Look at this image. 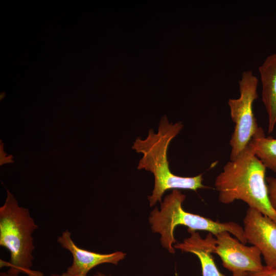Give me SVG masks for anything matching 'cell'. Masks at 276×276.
Wrapping results in <instances>:
<instances>
[{
	"label": "cell",
	"mask_w": 276,
	"mask_h": 276,
	"mask_svg": "<svg viewBox=\"0 0 276 276\" xmlns=\"http://www.w3.org/2000/svg\"><path fill=\"white\" fill-rule=\"evenodd\" d=\"M185 199L186 196L180 191L173 190L160 202V210L155 208L149 217L152 232L160 235L162 245L170 253L175 252L173 244L177 242L174 232L177 225H184L188 227V229L194 231H207L214 236L227 231L242 243H247L243 227L240 225L233 221L220 222L186 212L182 207Z\"/></svg>",
	"instance_id": "3"
},
{
	"label": "cell",
	"mask_w": 276,
	"mask_h": 276,
	"mask_svg": "<svg viewBox=\"0 0 276 276\" xmlns=\"http://www.w3.org/2000/svg\"><path fill=\"white\" fill-rule=\"evenodd\" d=\"M266 168L247 145L235 158L230 159L216 177L215 187L219 200L229 204L236 200L245 202L276 222V210L270 202Z\"/></svg>",
	"instance_id": "1"
},
{
	"label": "cell",
	"mask_w": 276,
	"mask_h": 276,
	"mask_svg": "<svg viewBox=\"0 0 276 276\" xmlns=\"http://www.w3.org/2000/svg\"><path fill=\"white\" fill-rule=\"evenodd\" d=\"M269 197L273 208L276 210V178H266Z\"/></svg>",
	"instance_id": "12"
},
{
	"label": "cell",
	"mask_w": 276,
	"mask_h": 276,
	"mask_svg": "<svg viewBox=\"0 0 276 276\" xmlns=\"http://www.w3.org/2000/svg\"><path fill=\"white\" fill-rule=\"evenodd\" d=\"M38 225L27 208L20 206L16 199L7 190V197L0 207V246L10 254V267L29 276H44L31 269L35 246L32 235Z\"/></svg>",
	"instance_id": "4"
},
{
	"label": "cell",
	"mask_w": 276,
	"mask_h": 276,
	"mask_svg": "<svg viewBox=\"0 0 276 276\" xmlns=\"http://www.w3.org/2000/svg\"><path fill=\"white\" fill-rule=\"evenodd\" d=\"M51 276H87V275L83 274H71L66 272H63L61 274H56L53 273L51 275Z\"/></svg>",
	"instance_id": "16"
},
{
	"label": "cell",
	"mask_w": 276,
	"mask_h": 276,
	"mask_svg": "<svg viewBox=\"0 0 276 276\" xmlns=\"http://www.w3.org/2000/svg\"><path fill=\"white\" fill-rule=\"evenodd\" d=\"M216 245L214 254L220 258L223 266L233 276H248L259 271L264 265L260 251L255 246H247L225 231L215 236Z\"/></svg>",
	"instance_id": "6"
},
{
	"label": "cell",
	"mask_w": 276,
	"mask_h": 276,
	"mask_svg": "<svg viewBox=\"0 0 276 276\" xmlns=\"http://www.w3.org/2000/svg\"><path fill=\"white\" fill-rule=\"evenodd\" d=\"M243 223L247 242L260 251L266 266L276 268V222L258 210L248 208Z\"/></svg>",
	"instance_id": "7"
},
{
	"label": "cell",
	"mask_w": 276,
	"mask_h": 276,
	"mask_svg": "<svg viewBox=\"0 0 276 276\" xmlns=\"http://www.w3.org/2000/svg\"><path fill=\"white\" fill-rule=\"evenodd\" d=\"M262 83V100L268 116V132L276 125V53L266 57L259 67Z\"/></svg>",
	"instance_id": "10"
},
{
	"label": "cell",
	"mask_w": 276,
	"mask_h": 276,
	"mask_svg": "<svg viewBox=\"0 0 276 276\" xmlns=\"http://www.w3.org/2000/svg\"><path fill=\"white\" fill-rule=\"evenodd\" d=\"M248 276H276V268H271L264 265L261 270L251 273Z\"/></svg>",
	"instance_id": "13"
},
{
	"label": "cell",
	"mask_w": 276,
	"mask_h": 276,
	"mask_svg": "<svg viewBox=\"0 0 276 276\" xmlns=\"http://www.w3.org/2000/svg\"><path fill=\"white\" fill-rule=\"evenodd\" d=\"M258 80L251 71L243 72L239 80V97L228 101L231 117L235 124L229 141L230 159L238 156L254 137L263 132L253 111L254 102L258 98Z\"/></svg>",
	"instance_id": "5"
},
{
	"label": "cell",
	"mask_w": 276,
	"mask_h": 276,
	"mask_svg": "<svg viewBox=\"0 0 276 276\" xmlns=\"http://www.w3.org/2000/svg\"><path fill=\"white\" fill-rule=\"evenodd\" d=\"M19 273L17 269L10 267L7 272H1L0 276H19Z\"/></svg>",
	"instance_id": "15"
},
{
	"label": "cell",
	"mask_w": 276,
	"mask_h": 276,
	"mask_svg": "<svg viewBox=\"0 0 276 276\" xmlns=\"http://www.w3.org/2000/svg\"><path fill=\"white\" fill-rule=\"evenodd\" d=\"M93 276H109V275H107L101 272H98L96 274H95Z\"/></svg>",
	"instance_id": "17"
},
{
	"label": "cell",
	"mask_w": 276,
	"mask_h": 276,
	"mask_svg": "<svg viewBox=\"0 0 276 276\" xmlns=\"http://www.w3.org/2000/svg\"><path fill=\"white\" fill-rule=\"evenodd\" d=\"M4 144L2 143V141H1L0 145V165L2 166L4 164L7 163H12L13 161L12 160L13 156L10 155L8 156H7V154L5 153L4 151Z\"/></svg>",
	"instance_id": "14"
},
{
	"label": "cell",
	"mask_w": 276,
	"mask_h": 276,
	"mask_svg": "<svg viewBox=\"0 0 276 276\" xmlns=\"http://www.w3.org/2000/svg\"><path fill=\"white\" fill-rule=\"evenodd\" d=\"M57 242L73 256L72 264L66 271L71 274L87 275L91 269L101 264L117 265L126 256V254L122 251L104 254L81 248L74 242L71 233L67 229L58 237Z\"/></svg>",
	"instance_id": "8"
},
{
	"label": "cell",
	"mask_w": 276,
	"mask_h": 276,
	"mask_svg": "<svg viewBox=\"0 0 276 276\" xmlns=\"http://www.w3.org/2000/svg\"><path fill=\"white\" fill-rule=\"evenodd\" d=\"M266 169L276 172V139L266 137L264 131L254 137L248 145Z\"/></svg>",
	"instance_id": "11"
},
{
	"label": "cell",
	"mask_w": 276,
	"mask_h": 276,
	"mask_svg": "<svg viewBox=\"0 0 276 276\" xmlns=\"http://www.w3.org/2000/svg\"><path fill=\"white\" fill-rule=\"evenodd\" d=\"M187 231L190 236L181 243L174 244V248L196 255L201 264L202 276H226L218 269L212 255L215 250L216 237L209 233L203 239L196 231Z\"/></svg>",
	"instance_id": "9"
},
{
	"label": "cell",
	"mask_w": 276,
	"mask_h": 276,
	"mask_svg": "<svg viewBox=\"0 0 276 276\" xmlns=\"http://www.w3.org/2000/svg\"><path fill=\"white\" fill-rule=\"evenodd\" d=\"M182 127L181 122L169 123L167 118L164 116L160 121L157 133L150 129L145 139L137 137L133 143L132 148L143 154L137 169H145L154 175V189L152 195L148 197L151 206L157 201L162 202L163 195L168 190L196 191L206 188L202 184V174L193 177L179 176L172 173L169 168L167 157L168 147Z\"/></svg>",
	"instance_id": "2"
}]
</instances>
